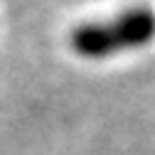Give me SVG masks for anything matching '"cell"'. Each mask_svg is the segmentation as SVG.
Here are the masks:
<instances>
[{
    "instance_id": "obj_1",
    "label": "cell",
    "mask_w": 155,
    "mask_h": 155,
    "mask_svg": "<svg viewBox=\"0 0 155 155\" xmlns=\"http://www.w3.org/2000/svg\"><path fill=\"white\" fill-rule=\"evenodd\" d=\"M155 37V12L148 8H133L121 12L111 22H86L79 25L69 42L71 49L86 59H101L121 49L145 47Z\"/></svg>"
}]
</instances>
